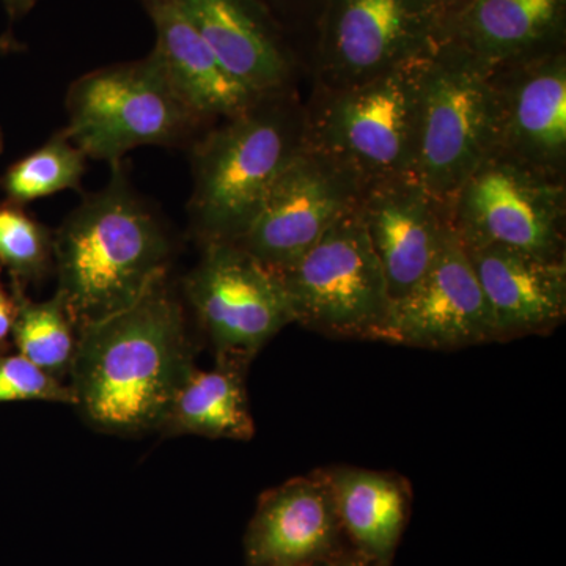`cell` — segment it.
I'll return each instance as SVG.
<instances>
[{"label":"cell","instance_id":"cell-21","mask_svg":"<svg viewBox=\"0 0 566 566\" xmlns=\"http://www.w3.org/2000/svg\"><path fill=\"white\" fill-rule=\"evenodd\" d=\"M240 364L216 360L212 370L193 365L175 392L159 430L164 434H196L210 439L251 441L255 423Z\"/></svg>","mask_w":566,"mask_h":566},{"label":"cell","instance_id":"cell-12","mask_svg":"<svg viewBox=\"0 0 566 566\" xmlns=\"http://www.w3.org/2000/svg\"><path fill=\"white\" fill-rule=\"evenodd\" d=\"M382 342L424 349L495 342L485 294L452 222L422 281L390 307Z\"/></svg>","mask_w":566,"mask_h":566},{"label":"cell","instance_id":"cell-14","mask_svg":"<svg viewBox=\"0 0 566 566\" xmlns=\"http://www.w3.org/2000/svg\"><path fill=\"white\" fill-rule=\"evenodd\" d=\"M349 551L324 471L263 493L244 536L248 566H305Z\"/></svg>","mask_w":566,"mask_h":566},{"label":"cell","instance_id":"cell-13","mask_svg":"<svg viewBox=\"0 0 566 566\" xmlns=\"http://www.w3.org/2000/svg\"><path fill=\"white\" fill-rule=\"evenodd\" d=\"M499 99L497 151L532 169L564 177L566 57L560 48L494 71Z\"/></svg>","mask_w":566,"mask_h":566},{"label":"cell","instance_id":"cell-24","mask_svg":"<svg viewBox=\"0 0 566 566\" xmlns=\"http://www.w3.org/2000/svg\"><path fill=\"white\" fill-rule=\"evenodd\" d=\"M54 262V233L36 221L22 205L0 203V264L9 270L13 285L25 289L39 282Z\"/></svg>","mask_w":566,"mask_h":566},{"label":"cell","instance_id":"cell-26","mask_svg":"<svg viewBox=\"0 0 566 566\" xmlns=\"http://www.w3.org/2000/svg\"><path fill=\"white\" fill-rule=\"evenodd\" d=\"M14 316H17V301L13 293H9L0 281V345L6 344L13 331Z\"/></svg>","mask_w":566,"mask_h":566},{"label":"cell","instance_id":"cell-23","mask_svg":"<svg viewBox=\"0 0 566 566\" xmlns=\"http://www.w3.org/2000/svg\"><path fill=\"white\" fill-rule=\"evenodd\" d=\"M87 156L66 133L59 132L43 147L20 159L3 174L0 186L9 202L22 205L62 191H80Z\"/></svg>","mask_w":566,"mask_h":566},{"label":"cell","instance_id":"cell-20","mask_svg":"<svg viewBox=\"0 0 566 566\" xmlns=\"http://www.w3.org/2000/svg\"><path fill=\"white\" fill-rule=\"evenodd\" d=\"M353 549L371 566H392L411 513L401 476L357 468L324 469Z\"/></svg>","mask_w":566,"mask_h":566},{"label":"cell","instance_id":"cell-1","mask_svg":"<svg viewBox=\"0 0 566 566\" xmlns=\"http://www.w3.org/2000/svg\"><path fill=\"white\" fill-rule=\"evenodd\" d=\"M192 367L185 308L163 271L132 304L77 327L74 406L106 433L159 430Z\"/></svg>","mask_w":566,"mask_h":566},{"label":"cell","instance_id":"cell-17","mask_svg":"<svg viewBox=\"0 0 566 566\" xmlns=\"http://www.w3.org/2000/svg\"><path fill=\"white\" fill-rule=\"evenodd\" d=\"M223 69L256 96L285 91L292 62L260 0H174Z\"/></svg>","mask_w":566,"mask_h":566},{"label":"cell","instance_id":"cell-11","mask_svg":"<svg viewBox=\"0 0 566 566\" xmlns=\"http://www.w3.org/2000/svg\"><path fill=\"white\" fill-rule=\"evenodd\" d=\"M364 188L352 170L304 145L234 244L268 270L282 273L357 207Z\"/></svg>","mask_w":566,"mask_h":566},{"label":"cell","instance_id":"cell-10","mask_svg":"<svg viewBox=\"0 0 566 566\" xmlns=\"http://www.w3.org/2000/svg\"><path fill=\"white\" fill-rule=\"evenodd\" d=\"M433 0H326L318 40L322 88L359 84L433 50L441 39Z\"/></svg>","mask_w":566,"mask_h":566},{"label":"cell","instance_id":"cell-6","mask_svg":"<svg viewBox=\"0 0 566 566\" xmlns=\"http://www.w3.org/2000/svg\"><path fill=\"white\" fill-rule=\"evenodd\" d=\"M277 277L293 323L329 337L382 342L392 301L357 207Z\"/></svg>","mask_w":566,"mask_h":566},{"label":"cell","instance_id":"cell-27","mask_svg":"<svg viewBox=\"0 0 566 566\" xmlns=\"http://www.w3.org/2000/svg\"><path fill=\"white\" fill-rule=\"evenodd\" d=\"M305 566H371L360 557L356 551H349V553L342 554V556L327 558V560L316 562V564Z\"/></svg>","mask_w":566,"mask_h":566},{"label":"cell","instance_id":"cell-9","mask_svg":"<svg viewBox=\"0 0 566 566\" xmlns=\"http://www.w3.org/2000/svg\"><path fill=\"white\" fill-rule=\"evenodd\" d=\"M185 294L210 338L216 360L249 367L268 342L293 323L277 274L230 243L205 244Z\"/></svg>","mask_w":566,"mask_h":566},{"label":"cell","instance_id":"cell-31","mask_svg":"<svg viewBox=\"0 0 566 566\" xmlns=\"http://www.w3.org/2000/svg\"><path fill=\"white\" fill-rule=\"evenodd\" d=\"M3 150V134H2V129H0V153H2Z\"/></svg>","mask_w":566,"mask_h":566},{"label":"cell","instance_id":"cell-15","mask_svg":"<svg viewBox=\"0 0 566 566\" xmlns=\"http://www.w3.org/2000/svg\"><path fill=\"white\" fill-rule=\"evenodd\" d=\"M385 273L390 301L403 300L433 264L450 226V208L416 178L367 185L357 203Z\"/></svg>","mask_w":566,"mask_h":566},{"label":"cell","instance_id":"cell-18","mask_svg":"<svg viewBox=\"0 0 566 566\" xmlns=\"http://www.w3.org/2000/svg\"><path fill=\"white\" fill-rule=\"evenodd\" d=\"M566 0H472L442 25L452 41L491 71L556 50Z\"/></svg>","mask_w":566,"mask_h":566},{"label":"cell","instance_id":"cell-22","mask_svg":"<svg viewBox=\"0 0 566 566\" xmlns=\"http://www.w3.org/2000/svg\"><path fill=\"white\" fill-rule=\"evenodd\" d=\"M13 296L17 316L11 334L21 356L55 378L70 375L77 331L61 294L55 293L44 303H35L25 296L22 286L13 285Z\"/></svg>","mask_w":566,"mask_h":566},{"label":"cell","instance_id":"cell-30","mask_svg":"<svg viewBox=\"0 0 566 566\" xmlns=\"http://www.w3.org/2000/svg\"><path fill=\"white\" fill-rule=\"evenodd\" d=\"M20 50H22V44L18 43L17 40L11 39L9 35L0 36V51L11 52Z\"/></svg>","mask_w":566,"mask_h":566},{"label":"cell","instance_id":"cell-29","mask_svg":"<svg viewBox=\"0 0 566 566\" xmlns=\"http://www.w3.org/2000/svg\"><path fill=\"white\" fill-rule=\"evenodd\" d=\"M7 11H9L11 20L24 17L36 6L39 0H2Z\"/></svg>","mask_w":566,"mask_h":566},{"label":"cell","instance_id":"cell-28","mask_svg":"<svg viewBox=\"0 0 566 566\" xmlns=\"http://www.w3.org/2000/svg\"><path fill=\"white\" fill-rule=\"evenodd\" d=\"M472 0H433L436 9L441 13L444 22L449 20V18H452L453 14H457L458 11L463 10L464 7L469 6Z\"/></svg>","mask_w":566,"mask_h":566},{"label":"cell","instance_id":"cell-4","mask_svg":"<svg viewBox=\"0 0 566 566\" xmlns=\"http://www.w3.org/2000/svg\"><path fill=\"white\" fill-rule=\"evenodd\" d=\"M497 144L494 71L439 39L420 73L412 178L450 208L458 189Z\"/></svg>","mask_w":566,"mask_h":566},{"label":"cell","instance_id":"cell-2","mask_svg":"<svg viewBox=\"0 0 566 566\" xmlns=\"http://www.w3.org/2000/svg\"><path fill=\"white\" fill-rule=\"evenodd\" d=\"M170 243L129 185L122 163L109 185L85 197L54 232L59 290L77 327L133 303L163 271Z\"/></svg>","mask_w":566,"mask_h":566},{"label":"cell","instance_id":"cell-19","mask_svg":"<svg viewBox=\"0 0 566 566\" xmlns=\"http://www.w3.org/2000/svg\"><path fill=\"white\" fill-rule=\"evenodd\" d=\"M142 3L156 31L151 54L175 93L200 120L234 117L260 98L223 69L174 0H142Z\"/></svg>","mask_w":566,"mask_h":566},{"label":"cell","instance_id":"cell-25","mask_svg":"<svg viewBox=\"0 0 566 566\" xmlns=\"http://www.w3.org/2000/svg\"><path fill=\"white\" fill-rule=\"evenodd\" d=\"M41 400L74 406L70 386L24 356L0 357V403Z\"/></svg>","mask_w":566,"mask_h":566},{"label":"cell","instance_id":"cell-5","mask_svg":"<svg viewBox=\"0 0 566 566\" xmlns=\"http://www.w3.org/2000/svg\"><path fill=\"white\" fill-rule=\"evenodd\" d=\"M424 55L359 84L322 88L305 112V145L352 170L364 186L412 177Z\"/></svg>","mask_w":566,"mask_h":566},{"label":"cell","instance_id":"cell-8","mask_svg":"<svg viewBox=\"0 0 566 566\" xmlns=\"http://www.w3.org/2000/svg\"><path fill=\"white\" fill-rule=\"evenodd\" d=\"M565 212L562 178L495 150L458 189L450 222L465 248L499 245L565 259Z\"/></svg>","mask_w":566,"mask_h":566},{"label":"cell","instance_id":"cell-16","mask_svg":"<svg viewBox=\"0 0 566 566\" xmlns=\"http://www.w3.org/2000/svg\"><path fill=\"white\" fill-rule=\"evenodd\" d=\"M465 252L485 294L495 342L546 335L564 323L565 259H545L499 245L465 248Z\"/></svg>","mask_w":566,"mask_h":566},{"label":"cell","instance_id":"cell-3","mask_svg":"<svg viewBox=\"0 0 566 566\" xmlns=\"http://www.w3.org/2000/svg\"><path fill=\"white\" fill-rule=\"evenodd\" d=\"M305 145V112L285 91L208 134L193 153V230L205 244H234L259 214L274 182Z\"/></svg>","mask_w":566,"mask_h":566},{"label":"cell","instance_id":"cell-7","mask_svg":"<svg viewBox=\"0 0 566 566\" xmlns=\"http://www.w3.org/2000/svg\"><path fill=\"white\" fill-rule=\"evenodd\" d=\"M63 132L87 158L122 163L145 145H174L200 122L181 102L150 54L92 71L71 84Z\"/></svg>","mask_w":566,"mask_h":566}]
</instances>
